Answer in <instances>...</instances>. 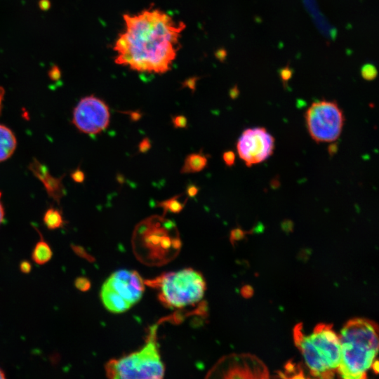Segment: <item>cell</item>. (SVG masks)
<instances>
[{
    "instance_id": "26",
    "label": "cell",
    "mask_w": 379,
    "mask_h": 379,
    "mask_svg": "<svg viewBox=\"0 0 379 379\" xmlns=\"http://www.w3.org/2000/svg\"><path fill=\"white\" fill-rule=\"evenodd\" d=\"M60 74L58 67H53V68L49 72V77H51V79L53 80H56L60 78Z\"/></svg>"
},
{
    "instance_id": "24",
    "label": "cell",
    "mask_w": 379,
    "mask_h": 379,
    "mask_svg": "<svg viewBox=\"0 0 379 379\" xmlns=\"http://www.w3.org/2000/svg\"><path fill=\"white\" fill-rule=\"evenodd\" d=\"M199 191V188L195 185L190 184L187 186L186 190V194L190 197H195Z\"/></svg>"
},
{
    "instance_id": "7",
    "label": "cell",
    "mask_w": 379,
    "mask_h": 379,
    "mask_svg": "<svg viewBox=\"0 0 379 379\" xmlns=\"http://www.w3.org/2000/svg\"><path fill=\"white\" fill-rule=\"evenodd\" d=\"M307 128L317 142H331L340 136L345 117L335 101L319 100L313 102L305 112Z\"/></svg>"
},
{
    "instance_id": "28",
    "label": "cell",
    "mask_w": 379,
    "mask_h": 379,
    "mask_svg": "<svg viewBox=\"0 0 379 379\" xmlns=\"http://www.w3.org/2000/svg\"><path fill=\"white\" fill-rule=\"evenodd\" d=\"M4 89L0 86V117L1 115L2 109H3V101L4 98Z\"/></svg>"
},
{
    "instance_id": "12",
    "label": "cell",
    "mask_w": 379,
    "mask_h": 379,
    "mask_svg": "<svg viewBox=\"0 0 379 379\" xmlns=\"http://www.w3.org/2000/svg\"><path fill=\"white\" fill-rule=\"evenodd\" d=\"M17 146L15 134L7 126L0 124V162L9 159Z\"/></svg>"
},
{
    "instance_id": "15",
    "label": "cell",
    "mask_w": 379,
    "mask_h": 379,
    "mask_svg": "<svg viewBox=\"0 0 379 379\" xmlns=\"http://www.w3.org/2000/svg\"><path fill=\"white\" fill-rule=\"evenodd\" d=\"M43 221L49 230H56L62 227L65 220L61 212L53 207L48 208L44 214Z\"/></svg>"
},
{
    "instance_id": "6",
    "label": "cell",
    "mask_w": 379,
    "mask_h": 379,
    "mask_svg": "<svg viewBox=\"0 0 379 379\" xmlns=\"http://www.w3.org/2000/svg\"><path fill=\"white\" fill-rule=\"evenodd\" d=\"M145 284L135 271L120 270L113 272L103 283L100 298L105 307L111 312L128 310L142 297Z\"/></svg>"
},
{
    "instance_id": "30",
    "label": "cell",
    "mask_w": 379,
    "mask_h": 379,
    "mask_svg": "<svg viewBox=\"0 0 379 379\" xmlns=\"http://www.w3.org/2000/svg\"><path fill=\"white\" fill-rule=\"evenodd\" d=\"M4 215H5L4 208L1 202L0 201V225L3 222L4 220Z\"/></svg>"
},
{
    "instance_id": "31",
    "label": "cell",
    "mask_w": 379,
    "mask_h": 379,
    "mask_svg": "<svg viewBox=\"0 0 379 379\" xmlns=\"http://www.w3.org/2000/svg\"><path fill=\"white\" fill-rule=\"evenodd\" d=\"M239 91L237 88H233L231 92L230 95L232 98H235L238 95Z\"/></svg>"
},
{
    "instance_id": "18",
    "label": "cell",
    "mask_w": 379,
    "mask_h": 379,
    "mask_svg": "<svg viewBox=\"0 0 379 379\" xmlns=\"http://www.w3.org/2000/svg\"><path fill=\"white\" fill-rule=\"evenodd\" d=\"M172 124L175 128H185L187 126V119L184 115H176L171 117Z\"/></svg>"
},
{
    "instance_id": "33",
    "label": "cell",
    "mask_w": 379,
    "mask_h": 379,
    "mask_svg": "<svg viewBox=\"0 0 379 379\" xmlns=\"http://www.w3.org/2000/svg\"><path fill=\"white\" fill-rule=\"evenodd\" d=\"M6 375L4 372L0 368V378H5Z\"/></svg>"
},
{
    "instance_id": "22",
    "label": "cell",
    "mask_w": 379,
    "mask_h": 379,
    "mask_svg": "<svg viewBox=\"0 0 379 379\" xmlns=\"http://www.w3.org/2000/svg\"><path fill=\"white\" fill-rule=\"evenodd\" d=\"M151 148V142L148 138H143L138 145V150L141 153H145Z\"/></svg>"
},
{
    "instance_id": "27",
    "label": "cell",
    "mask_w": 379,
    "mask_h": 379,
    "mask_svg": "<svg viewBox=\"0 0 379 379\" xmlns=\"http://www.w3.org/2000/svg\"><path fill=\"white\" fill-rule=\"evenodd\" d=\"M132 121H138L142 117V114L139 111L129 112H127Z\"/></svg>"
},
{
    "instance_id": "14",
    "label": "cell",
    "mask_w": 379,
    "mask_h": 379,
    "mask_svg": "<svg viewBox=\"0 0 379 379\" xmlns=\"http://www.w3.org/2000/svg\"><path fill=\"white\" fill-rule=\"evenodd\" d=\"M53 256V252L49 244L44 239L38 241L32 252V260L38 265H44Z\"/></svg>"
},
{
    "instance_id": "19",
    "label": "cell",
    "mask_w": 379,
    "mask_h": 379,
    "mask_svg": "<svg viewBox=\"0 0 379 379\" xmlns=\"http://www.w3.org/2000/svg\"><path fill=\"white\" fill-rule=\"evenodd\" d=\"M74 285L77 289L81 291H86L90 288L91 283L85 277H78L74 281Z\"/></svg>"
},
{
    "instance_id": "25",
    "label": "cell",
    "mask_w": 379,
    "mask_h": 379,
    "mask_svg": "<svg viewBox=\"0 0 379 379\" xmlns=\"http://www.w3.org/2000/svg\"><path fill=\"white\" fill-rule=\"evenodd\" d=\"M20 270L22 273L27 274L32 270V265L27 260H23L20 264Z\"/></svg>"
},
{
    "instance_id": "8",
    "label": "cell",
    "mask_w": 379,
    "mask_h": 379,
    "mask_svg": "<svg viewBox=\"0 0 379 379\" xmlns=\"http://www.w3.org/2000/svg\"><path fill=\"white\" fill-rule=\"evenodd\" d=\"M107 105L93 95L81 98L72 112V121L81 132L95 135L105 130L109 124Z\"/></svg>"
},
{
    "instance_id": "21",
    "label": "cell",
    "mask_w": 379,
    "mask_h": 379,
    "mask_svg": "<svg viewBox=\"0 0 379 379\" xmlns=\"http://www.w3.org/2000/svg\"><path fill=\"white\" fill-rule=\"evenodd\" d=\"M279 76L281 79V81L284 83H286L289 81L293 75V70L290 67L286 66L279 70Z\"/></svg>"
},
{
    "instance_id": "20",
    "label": "cell",
    "mask_w": 379,
    "mask_h": 379,
    "mask_svg": "<svg viewBox=\"0 0 379 379\" xmlns=\"http://www.w3.org/2000/svg\"><path fill=\"white\" fill-rule=\"evenodd\" d=\"M235 154L231 150L226 151L222 154V159L227 166H233L235 163Z\"/></svg>"
},
{
    "instance_id": "29",
    "label": "cell",
    "mask_w": 379,
    "mask_h": 379,
    "mask_svg": "<svg viewBox=\"0 0 379 379\" xmlns=\"http://www.w3.org/2000/svg\"><path fill=\"white\" fill-rule=\"evenodd\" d=\"M39 5L41 9H48L49 8L50 3L48 0H41Z\"/></svg>"
},
{
    "instance_id": "2",
    "label": "cell",
    "mask_w": 379,
    "mask_h": 379,
    "mask_svg": "<svg viewBox=\"0 0 379 379\" xmlns=\"http://www.w3.org/2000/svg\"><path fill=\"white\" fill-rule=\"evenodd\" d=\"M340 361L337 373L346 379H364L378 352V326L365 318L350 319L339 334Z\"/></svg>"
},
{
    "instance_id": "17",
    "label": "cell",
    "mask_w": 379,
    "mask_h": 379,
    "mask_svg": "<svg viewBox=\"0 0 379 379\" xmlns=\"http://www.w3.org/2000/svg\"><path fill=\"white\" fill-rule=\"evenodd\" d=\"M361 74L365 80L372 81L377 77L378 72L373 65L366 64L361 67Z\"/></svg>"
},
{
    "instance_id": "9",
    "label": "cell",
    "mask_w": 379,
    "mask_h": 379,
    "mask_svg": "<svg viewBox=\"0 0 379 379\" xmlns=\"http://www.w3.org/2000/svg\"><path fill=\"white\" fill-rule=\"evenodd\" d=\"M274 148V139L263 127L246 129L237 143L238 154L248 167L268 159Z\"/></svg>"
},
{
    "instance_id": "13",
    "label": "cell",
    "mask_w": 379,
    "mask_h": 379,
    "mask_svg": "<svg viewBox=\"0 0 379 379\" xmlns=\"http://www.w3.org/2000/svg\"><path fill=\"white\" fill-rule=\"evenodd\" d=\"M207 163V156L201 152L190 154L185 159L180 173H191L199 172L206 166Z\"/></svg>"
},
{
    "instance_id": "10",
    "label": "cell",
    "mask_w": 379,
    "mask_h": 379,
    "mask_svg": "<svg viewBox=\"0 0 379 379\" xmlns=\"http://www.w3.org/2000/svg\"><path fill=\"white\" fill-rule=\"evenodd\" d=\"M225 378H266L269 373L266 366L256 357L249 354H232L218 364Z\"/></svg>"
},
{
    "instance_id": "32",
    "label": "cell",
    "mask_w": 379,
    "mask_h": 379,
    "mask_svg": "<svg viewBox=\"0 0 379 379\" xmlns=\"http://www.w3.org/2000/svg\"><path fill=\"white\" fill-rule=\"evenodd\" d=\"M328 150L331 154H333L337 150L336 145L335 144L331 145Z\"/></svg>"
},
{
    "instance_id": "1",
    "label": "cell",
    "mask_w": 379,
    "mask_h": 379,
    "mask_svg": "<svg viewBox=\"0 0 379 379\" xmlns=\"http://www.w3.org/2000/svg\"><path fill=\"white\" fill-rule=\"evenodd\" d=\"M124 29L116 39L117 64L140 72L163 74L171 69L185 24L149 8L123 16Z\"/></svg>"
},
{
    "instance_id": "5",
    "label": "cell",
    "mask_w": 379,
    "mask_h": 379,
    "mask_svg": "<svg viewBox=\"0 0 379 379\" xmlns=\"http://www.w3.org/2000/svg\"><path fill=\"white\" fill-rule=\"evenodd\" d=\"M157 284L161 300L171 307L194 305L203 298L206 291L203 276L191 268L167 273Z\"/></svg>"
},
{
    "instance_id": "4",
    "label": "cell",
    "mask_w": 379,
    "mask_h": 379,
    "mask_svg": "<svg viewBox=\"0 0 379 379\" xmlns=\"http://www.w3.org/2000/svg\"><path fill=\"white\" fill-rule=\"evenodd\" d=\"M156 330L151 328L149 339L139 350L106 364L107 375L117 379L162 378L165 368L155 338Z\"/></svg>"
},
{
    "instance_id": "23",
    "label": "cell",
    "mask_w": 379,
    "mask_h": 379,
    "mask_svg": "<svg viewBox=\"0 0 379 379\" xmlns=\"http://www.w3.org/2000/svg\"><path fill=\"white\" fill-rule=\"evenodd\" d=\"M71 177L76 182L81 183L84 180L85 175L80 169H77L71 173Z\"/></svg>"
},
{
    "instance_id": "16",
    "label": "cell",
    "mask_w": 379,
    "mask_h": 379,
    "mask_svg": "<svg viewBox=\"0 0 379 379\" xmlns=\"http://www.w3.org/2000/svg\"><path fill=\"white\" fill-rule=\"evenodd\" d=\"M182 194L175 195L168 199L157 202V206L161 207L164 213L167 211H170L173 213H180L184 208L186 201L182 203L179 201L178 199Z\"/></svg>"
},
{
    "instance_id": "11",
    "label": "cell",
    "mask_w": 379,
    "mask_h": 379,
    "mask_svg": "<svg viewBox=\"0 0 379 379\" xmlns=\"http://www.w3.org/2000/svg\"><path fill=\"white\" fill-rule=\"evenodd\" d=\"M29 168L44 185L48 196L55 201H59L65 194V187L62 182V178L53 176L47 167L36 159H34L30 163Z\"/></svg>"
},
{
    "instance_id": "3",
    "label": "cell",
    "mask_w": 379,
    "mask_h": 379,
    "mask_svg": "<svg viewBox=\"0 0 379 379\" xmlns=\"http://www.w3.org/2000/svg\"><path fill=\"white\" fill-rule=\"evenodd\" d=\"M293 340L312 376L334 377L340 361V343L332 324H319L310 335H305L302 324H298L293 329Z\"/></svg>"
}]
</instances>
